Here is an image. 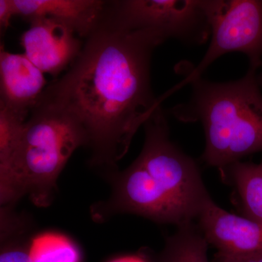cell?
Returning a JSON list of instances; mask_svg holds the SVG:
<instances>
[{"instance_id": "1", "label": "cell", "mask_w": 262, "mask_h": 262, "mask_svg": "<svg viewBox=\"0 0 262 262\" xmlns=\"http://www.w3.org/2000/svg\"><path fill=\"white\" fill-rule=\"evenodd\" d=\"M67 72L48 84L39 101L83 131L91 167L118 168L136 133L157 108L151 82L155 48L168 39L152 30L122 28L104 15Z\"/></svg>"}, {"instance_id": "2", "label": "cell", "mask_w": 262, "mask_h": 262, "mask_svg": "<svg viewBox=\"0 0 262 262\" xmlns=\"http://www.w3.org/2000/svg\"><path fill=\"white\" fill-rule=\"evenodd\" d=\"M143 127L145 137L137 158L124 170L102 173L111 193L91 206L92 220L102 223L132 214L177 227L194 222L212 198L199 165L170 139L161 106Z\"/></svg>"}, {"instance_id": "3", "label": "cell", "mask_w": 262, "mask_h": 262, "mask_svg": "<svg viewBox=\"0 0 262 262\" xmlns=\"http://www.w3.org/2000/svg\"><path fill=\"white\" fill-rule=\"evenodd\" d=\"M186 102L169 110L179 121L201 122L206 146L201 159L221 169L262 151V75L249 68L239 80L190 84Z\"/></svg>"}, {"instance_id": "4", "label": "cell", "mask_w": 262, "mask_h": 262, "mask_svg": "<svg viewBox=\"0 0 262 262\" xmlns=\"http://www.w3.org/2000/svg\"><path fill=\"white\" fill-rule=\"evenodd\" d=\"M86 146L83 131L58 108L38 101L25 122L15 163L19 199L39 208L54 201L59 176L76 150Z\"/></svg>"}, {"instance_id": "5", "label": "cell", "mask_w": 262, "mask_h": 262, "mask_svg": "<svg viewBox=\"0 0 262 262\" xmlns=\"http://www.w3.org/2000/svg\"><path fill=\"white\" fill-rule=\"evenodd\" d=\"M211 42L201 62L190 69L184 80L163 95V99L201 78L220 57L233 52L248 57L249 68L262 66V1L209 0Z\"/></svg>"}, {"instance_id": "6", "label": "cell", "mask_w": 262, "mask_h": 262, "mask_svg": "<svg viewBox=\"0 0 262 262\" xmlns=\"http://www.w3.org/2000/svg\"><path fill=\"white\" fill-rule=\"evenodd\" d=\"M209 0L107 1L104 14L122 28L152 30L189 46L211 37Z\"/></svg>"}, {"instance_id": "7", "label": "cell", "mask_w": 262, "mask_h": 262, "mask_svg": "<svg viewBox=\"0 0 262 262\" xmlns=\"http://www.w3.org/2000/svg\"><path fill=\"white\" fill-rule=\"evenodd\" d=\"M20 36L24 54L44 74L59 75L72 65L82 51L80 37L68 26L41 17L29 20Z\"/></svg>"}, {"instance_id": "8", "label": "cell", "mask_w": 262, "mask_h": 262, "mask_svg": "<svg viewBox=\"0 0 262 262\" xmlns=\"http://www.w3.org/2000/svg\"><path fill=\"white\" fill-rule=\"evenodd\" d=\"M196 221L207 242L217 252L232 256L262 254L261 224L229 213L212 198Z\"/></svg>"}, {"instance_id": "9", "label": "cell", "mask_w": 262, "mask_h": 262, "mask_svg": "<svg viewBox=\"0 0 262 262\" xmlns=\"http://www.w3.org/2000/svg\"><path fill=\"white\" fill-rule=\"evenodd\" d=\"M45 74L25 54L0 49V106L27 120L47 87Z\"/></svg>"}, {"instance_id": "10", "label": "cell", "mask_w": 262, "mask_h": 262, "mask_svg": "<svg viewBox=\"0 0 262 262\" xmlns=\"http://www.w3.org/2000/svg\"><path fill=\"white\" fill-rule=\"evenodd\" d=\"M15 15L27 21L46 17L66 24L80 38L88 36L102 18L104 0H12Z\"/></svg>"}, {"instance_id": "11", "label": "cell", "mask_w": 262, "mask_h": 262, "mask_svg": "<svg viewBox=\"0 0 262 262\" xmlns=\"http://www.w3.org/2000/svg\"><path fill=\"white\" fill-rule=\"evenodd\" d=\"M220 170L234 188L243 215L262 225V162H236Z\"/></svg>"}, {"instance_id": "12", "label": "cell", "mask_w": 262, "mask_h": 262, "mask_svg": "<svg viewBox=\"0 0 262 262\" xmlns=\"http://www.w3.org/2000/svg\"><path fill=\"white\" fill-rule=\"evenodd\" d=\"M208 246L195 222L179 226L167 237L157 262H211Z\"/></svg>"}, {"instance_id": "13", "label": "cell", "mask_w": 262, "mask_h": 262, "mask_svg": "<svg viewBox=\"0 0 262 262\" xmlns=\"http://www.w3.org/2000/svg\"><path fill=\"white\" fill-rule=\"evenodd\" d=\"M0 262H34L26 234L27 221L15 208L0 211Z\"/></svg>"}, {"instance_id": "14", "label": "cell", "mask_w": 262, "mask_h": 262, "mask_svg": "<svg viewBox=\"0 0 262 262\" xmlns=\"http://www.w3.org/2000/svg\"><path fill=\"white\" fill-rule=\"evenodd\" d=\"M13 16H15V12L12 0H0V32L2 35L9 28Z\"/></svg>"}, {"instance_id": "15", "label": "cell", "mask_w": 262, "mask_h": 262, "mask_svg": "<svg viewBox=\"0 0 262 262\" xmlns=\"http://www.w3.org/2000/svg\"><path fill=\"white\" fill-rule=\"evenodd\" d=\"M211 262H262V254L249 256H232L217 252Z\"/></svg>"}, {"instance_id": "16", "label": "cell", "mask_w": 262, "mask_h": 262, "mask_svg": "<svg viewBox=\"0 0 262 262\" xmlns=\"http://www.w3.org/2000/svg\"><path fill=\"white\" fill-rule=\"evenodd\" d=\"M113 262H157V258H155V260H153L146 256V255L136 254L119 258Z\"/></svg>"}]
</instances>
